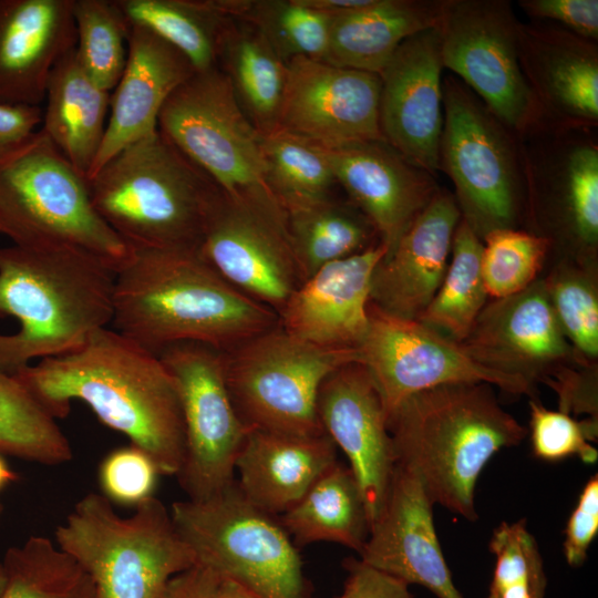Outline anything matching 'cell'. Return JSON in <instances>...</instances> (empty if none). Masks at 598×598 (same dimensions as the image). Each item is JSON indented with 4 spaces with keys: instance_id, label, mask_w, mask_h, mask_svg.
<instances>
[{
    "instance_id": "obj_1",
    "label": "cell",
    "mask_w": 598,
    "mask_h": 598,
    "mask_svg": "<svg viewBox=\"0 0 598 598\" xmlns=\"http://www.w3.org/2000/svg\"><path fill=\"white\" fill-rule=\"evenodd\" d=\"M12 375L54 419L65 417L73 400L82 401L147 453L161 474H178L185 430L175 382L158 355L118 331L102 328L75 351Z\"/></svg>"
},
{
    "instance_id": "obj_2",
    "label": "cell",
    "mask_w": 598,
    "mask_h": 598,
    "mask_svg": "<svg viewBox=\"0 0 598 598\" xmlns=\"http://www.w3.org/2000/svg\"><path fill=\"white\" fill-rule=\"evenodd\" d=\"M278 323L274 310L228 283L198 248L133 250L115 272L114 330L156 355L179 342L224 352Z\"/></svg>"
},
{
    "instance_id": "obj_3",
    "label": "cell",
    "mask_w": 598,
    "mask_h": 598,
    "mask_svg": "<svg viewBox=\"0 0 598 598\" xmlns=\"http://www.w3.org/2000/svg\"><path fill=\"white\" fill-rule=\"evenodd\" d=\"M396 464L413 472L431 503L477 519L474 489L491 457L527 429L487 383H448L403 399L386 416Z\"/></svg>"
},
{
    "instance_id": "obj_4",
    "label": "cell",
    "mask_w": 598,
    "mask_h": 598,
    "mask_svg": "<svg viewBox=\"0 0 598 598\" xmlns=\"http://www.w3.org/2000/svg\"><path fill=\"white\" fill-rule=\"evenodd\" d=\"M115 270L68 248H0V370L14 374L35 359L68 354L112 323Z\"/></svg>"
},
{
    "instance_id": "obj_5",
    "label": "cell",
    "mask_w": 598,
    "mask_h": 598,
    "mask_svg": "<svg viewBox=\"0 0 598 598\" xmlns=\"http://www.w3.org/2000/svg\"><path fill=\"white\" fill-rule=\"evenodd\" d=\"M87 184L95 210L132 250L198 248L219 190L158 130L113 155Z\"/></svg>"
},
{
    "instance_id": "obj_6",
    "label": "cell",
    "mask_w": 598,
    "mask_h": 598,
    "mask_svg": "<svg viewBox=\"0 0 598 598\" xmlns=\"http://www.w3.org/2000/svg\"><path fill=\"white\" fill-rule=\"evenodd\" d=\"M0 236L27 248H68L117 271L133 250L95 210L87 179L41 127L0 150Z\"/></svg>"
},
{
    "instance_id": "obj_7",
    "label": "cell",
    "mask_w": 598,
    "mask_h": 598,
    "mask_svg": "<svg viewBox=\"0 0 598 598\" xmlns=\"http://www.w3.org/2000/svg\"><path fill=\"white\" fill-rule=\"evenodd\" d=\"M54 538L90 576L99 598H157L172 577L196 564L171 512L155 496L122 517L103 494L87 493Z\"/></svg>"
},
{
    "instance_id": "obj_8",
    "label": "cell",
    "mask_w": 598,
    "mask_h": 598,
    "mask_svg": "<svg viewBox=\"0 0 598 598\" xmlns=\"http://www.w3.org/2000/svg\"><path fill=\"white\" fill-rule=\"evenodd\" d=\"M439 169L454 186L461 218L475 235L518 228L525 207L519 135L453 74L443 78Z\"/></svg>"
},
{
    "instance_id": "obj_9",
    "label": "cell",
    "mask_w": 598,
    "mask_h": 598,
    "mask_svg": "<svg viewBox=\"0 0 598 598\" xmlns=\"http://www.w3.org/2000/svg\"><path fill=\"white\" fill-rule=\"evenodd\" d=\"M157 130L226 196L286 225V214L268 184L261 134L218 66L195 72L171 94Z\"/></svg>"
},
{
    "instance_id": "obj_10",
    "label": "cell",
    "mask_w": 598,
    "mask_h": 598,
    "mask_svg": "<svg viewBox=\"0 0 598 598\" xmlns=\"http://www.w3.org/2000/svg\"><path fill=\"white\" fill-rule=\"evenodd\" d=\"M169 512L196 563L259 598H311L298 547L278 517L245 499L236 481L208 499L174 502Z\"/></svg>"
},
{
    "instance_id": "obj_11",
    "label": "cell",
    "mask_w": 598,
    "mask_h": 598,
    "mask_svg": "<svg viewBox=\"0 0 598 598\" xmlns=\"http://www.w3.org/2000/svg\"><path fill=\"white\" fill-rule=\"evenodd\" d=\"M228 392L249 429L317 435L319 389L340 367L358 362L357 349L302 341L278 323L221 352Z\"/></svg>"
},
{
    "instance_id": "obj_12",
    "label": "cell",
    "mask_w": 598,
    "mask_h": 598,
    "mask_svg": "<svg viewBox=\"0 0 598 598\" xmlns=\"http://www.w3.org/2000/svg\"><path fill=\"white\" fill-rule=\"evenodd\" d=\"M519 21L507 0H442L436 29L444 69L522 135L545 118L520 69Z\"/></svg>"
},
{
    "instance_id": "obj_13",
    "label": "cell",
    "mask_w": 598,
    "mask_h": 598,
    "mask_svg": "<svg viewBox=\"0 0 598 598\" xmlns=\"http://www.w3.org/2000/svg\"><path fill=\"white\" fill-rule=\"evenodd\" d=\"M525 207L534 234L554 245L558 237L588 256L598 245L597 127L548 120L519 135Z\"/></svg>"
},
{
    "instance_id": "obj_14",
    "label": "cell",
    "mask_w": 598,
    "mask_h": 598,
    "mask_svg": "<svg viewBox=\"0 0 598 598\" xmlns=\"http://www.w3.org/2000/svg\"><path fill=\"white\" fill-rule=\"evenodd\" d=\"M158 358L179 398L185 454L176 475L192 501L208 499L235 482V461L248 429L237 414L220 351L198 342L165 348Z\"/></svg>"
},
{
    "instance_id": "obj_15",
    "label": "cell",
    "mask_w": 598,
    "mask_h": 598,
    "mask_svg": "<svg viewBox=\"0 0 598 598\" xmlns=\"http://www.w3.org/2000/svg\"><path fill=\"white\" fill-rule=\"evenodd\" d=\"M358 362L372 377L388 414L409 395L448 383H487L533 395V384L477 362L456 342L419 320L368 306V328Z\"/></svg>"
},
{
    "instance_id": "obj_16",
    "label": "cell",
    "mask_w": 598,
    "mask_h": 598,
    "mask_svg": "<svg viewBox=\"0 0 598 598\" xmlns=\"http://www.w3.org/2000/svg\"><path fill=\"white\" fill-rule=\"evenodd\" d=\"M198 251L228 283L277 315L302 282L286 226L220 189Z\"/></svg>"
},
{
    "instance_id": "obj_17",
    "label": "cell",
    "mask_w": 598,
    "mask_h": 598,
    "mask_svg": "<svg viewBox=\"0 0 598 598\" xmlns=\"http://www.w3.org/2000/svg\"><path fill=\"white\" fill-rule=\"evenodd\" d=\"M287 66L278 127L326 148L383 140L378 74L308 58Z\"/></svg>"
},
{
    "instance_id": "obj_18",
    "label": "cell",
    "mask_w": 598,
    "mask_h": 598,
    "mask_svg": "<svg viewBox=\"0 0 598 598\" xmlns=\"http://www.w3.org/2000/svg\"><path fill=\"white\" fill-rule=\"evenodd\" d=\"M477 362L529 383L549 382L576 354L553 309L544 280L485 305L461 342Z\"/></svg>"
},
{
    "instance_id": "obj_19",
    "label": "cell",
    "mask_w": 598,
    "mask_h": 598,
    "mask_svg": "<svg viewBox=\"0 0 598 598\" xmlns=\"http://www.w3.org/2000/svg\"><path fill=\"white\" fill-rule=\"evenodd\" d=\"M317 410L324 433L349 461L371 529L384 507L396 461L383 401L365 367L351 362L330 373L319 389Z\"/></svg>"
},
{
    "instance_id": "obj_20",
    "label": "cell",
    "mask_w": 598,
    "mask_h": 598,
    "mask_svg": "<svg viewBox=\"0 0 598 598\" xmlns=\"http://www.w3.org/2000/svg\"><path fill=\"white\" fill-rule=\"evenodd\" d=\"M443 63L436 28L408 38L380 73L383 140L436 177L443 127Z\"/></svg>"
},
{
    "instance_id": "obj_21",
    "label": "cell",
    "mask_w": 598,
    "mask_h": 598,
    "mask_svg": "<svg viewBox=\"0 0 598 598\" xmlns=\"http://www.w3.org/2000/svg\"><path fill=\"white\" fill-rule=\"evenodd\" d=\"M321 150L337 184L371 221L386 255L440 189L435 176L384 140Z\"/></svg>"
},
{
    "instance_id": "obj_22",
    "label": "cell",
    "mask_w": 598,
    "mask_h": 598,
    "mask_svg": "<svg viewBox=\"0 0 598 598\" xmlns=\"http://www.w3.org/2000/svg\"><path fill=\"white\" fill-rule=\"evenodd\" d=\"M429 499L417 476L395 465L384 507L372 525L360 559L437 598H464L443 556Z\"/></svg>"
},
{
    "instance_id": "obj_23",
    "label": "cell",
    "mask_w": 598,
    "mask_h": 598,
    "mask_svg": "<svg viewBox=\"0 0 598 598\" xmlns=\"http://www.w3.org/2000/svg\"><path fill=\"white\" fill-rule=\"evenodd\" d=\"M518 60L545 120L598 127L597 41L554 23L519 21Z\"/></svg>"
},
{
    "instance_id": "obj_24",
    "label": "cell",
    "mask_w": 598,
    "mask_h": 598,
    "mask_svg": "<svg viewBox=\"0 0 598 598\" xmlns=\"http://www.w3.org/2000/svg\"><path fill=\"white\" fill-rule=\"evenodd\" d=\"M378 241L322 266L302 281L278 315L291 336L327 349H357L368 328L371 279L386 255Z\"/></svg>"
},
{
    "instance_id": "obj_25",
    "label": "cell",
    "mask_w": 598,
    "mask_h": 598,
    "mask_svg": "<svg viewBox=\"0 0 598 598\" xmlns=\"http://www.w3.org/2000/svg\"><path fill=\"white\" fill-rule=\"evenodd\" d=\"M460 220L453 194L440 188L377 265L370 302L393 316L417 320L443 280Z\"/></svg>"
},
{
    "instance_id": "obj_26",
    "label": "cell",
    "mask_w": 598,
    "mask_h": 598,
    "mask_svg": "<svg viewBox=\"0 0 598 598\" xmlns=\"http://www.w3.org/2000/svg\"><path fill=\"white\" fill-rule=\"evenodd\" d=\"M73 0H0V102L41 106L54 65L76 45Z\"/></svg>"
},
{
    "instance_id": "obj_27",
    "label": "cell",
    "mask_w": 598,
    "mask_h": 598,
    "mask_svg": "<svg viewBox=\"0 0 598 598\" xmlns=\"http://www.w3.org/2000/svg\"><path fill=\"white\" fill-rule=\"evenodd\" d=\"M195 72L168 42L128 25L125 68L111 93L104 137L87 179L122 148L156 132L163 105Z\"/></svg>"
},
{
    "instance_id": "obj_28",
    "label": "cell",
    "mask_w": 598,
    "mask_h": 598,
    "mask_svg": "<svg viewBox=\"0 0 598 598\" xmlns=\"http://www.w3.org/2000/svg\"><path fill=\"white\" fill-rule=\"evenodd\" d=\"M337 450L326 433L249 429L235 461L237 487L251 505L278 517L337 462Z\"/></svg>"
},
{
    "instance_id": "obj_29",
    "label": "cell",
    "mask_w": 598,
    "mask_h": 598,
    "mask_svg": "<svg viewBox=\"0 0 598 598\" xmlns=\"http://www.w3.org/2000/svg\"><path fill=\"white\" fill-rule=\"evenodd\" d=\"M442 0H372L331 16L324 62L380 75L408 38L436 28Z\"/></svg>"
},
{
    "instance_id": "obj_30",
    "label": "cell",
    "mask_w": 598,
    "mask_h": 598,
    "mask_svg": "<svg viewBox=\"0 0 598 598\" xmlns=\"http://www.w3.org/2000/svg\"><path fill=\"white\" fill-rule=\"evenodd\" d=\"M111 92L83 69L75 48L50 73L41 130L86 179L101 147Z\"/></svg>"
},
{
    "instance_id": "obj_31",
    "label": "cell",
    "mask_w": 598,
    "mask_h": 598,
    "mask_svg": "<svg viewBox=\"0 0 598 598\" xmlns=\"http://www.w3.org/2000/svg\"><path fill=\"white\" fill-rule=\"evenodd\" d=\"M217 66L260 134L278 126L288 66L264 35L245 20L228 17L219 35Z\"/></svg>"
},
{
    "instance_id": "obj_32",
    "label": "cell",
    "mask_w": 598,
    "mask_h": 598,
    "mask_svg": "<svg viewBox=\"0 0 598 598\" xmlns=\"http://www.w3.org/2000/svg\"><path fill=\"white\" fill-rule=\"evenodd\" d=\"M278 519L298 548L330 542L360 554L370 533L359 484L350 467L338 461Z\"/></svg>"
},
{
    "instance_id": "obj_33",
    "label": "cell",
    "mask_w": 598,
    "mask_h": 598,
    "mask_svg": "<svg viewBox=\"0 0 598 598\" xmlns=\"http://www.w3.org/2000/svg\"><path fill=\"white\" fill-rule=\"evenodd\" d=\"M285 214L289 244L302 281L322 266L380 241L371 221L350 200L329 196L289 208Z\"/></svg>"
},
{
    "instance_id": "obj_34",
    "label": "cell",
    "mask_w": 598,
    "mask_h": 598,
    "mask_svg": "<svg viewBox=\"0 0 598 598\" xmlns=\"http://www.w3.org/2000/svg\"><path fill=\"white\" fill-rule=\"evenodd\" d=\"M127 25L144 28L182 52L196 72L217 66L220 32L229 16L219 0H113Z\"/></svg>"
},
{
    "instance_id": "obj_35",
    "label": "cell",
    "mask_w": 598,
    "mask_h": 598,
    "mask_svg": "<svg viewBox=\"0 0 598 598\" xmlns=\"http://www.w3.org/2000/svg\"><path fill=\"white\" fill-rule=\"evenodd\" d=\"M483 241L461 218L453 237L443 280L417 319L443 336L462 342L487 303L481 258Z\"/></svg>"
},
{
    "instance_id": "obj_36",
    "label": "cell",
    "mask_w": 598,
    "mask_h": 598,
    "mask_svg": "<svg viewBox=\"0 0 598 598\" xmlns=\"http://www.w3.org/2000/svg\"><path fill=\"white\" fill-rule=\"evenodd\" d=\"M2 564L0 598H99L86 571L47 537L30 536L10 547Z\"/></svg>"
},
{
    "instance_id": "obj_37",
    "label": "cell",
    "mask_w": 598,
    "mask_h": 598,
    "mask_svg": "<svg viewBox=\"0 0 598 598\" xmlns=\"http://www.w3.org/2000/svg\"><path fill=\"white\" fill-rule=\"evenodd\" d=\"M0 453L43 465L63 464L73 456L56 419L14 375L1 370Z\"/></svg>"
},
{
    "instance_id": "obj_38",
    "label": "cell",
    "mask_w": 598,
    "mask_h": 598,
    "mask_svg": "<svg viewBox=\"0 0 598 598\" xmlns=\"http://www.w3.org/2000/svg\"><path fill=\"white\" fill-rule=\"evenodd\" d=\"M227 16L247 21L286 63L295 58L323 61L331 16L300 0H221Z\"/></svg>"
},
{
    "instance_id": "obj_39",
    "label": "cell",
    "mask_w": 598,
    "mask_h": 598,
    "mask_svg": "<svg viewBox=\"0 0 598 598\" xmlns=\"http://www.w3.org/2000/svg\"><path fill=\"white\" fill-rule=\"evenodd\" d=\"M261 152L283 212L332 196L337 181L320 146L277 126L261 134Z\"/></svg>"
},
{
    "instance_id": "obj_40",
    "label": "cell",
    "mask_w": 598,
    "mask_h": 598,
    "mask_svg": "<svg viewBox=\"0 0 598 598\" xmlns=\"http://www.w3.org/2000/svg\"><path fill=\"white\" fill-rule=\"evenodd\" d=\"M76 54L89 76L113 90L124 71L128 25L113 0H73Z\"/></svg>"
},
{
    "instance_id": "obj_41",
    "label": "cell",
    "mask_w": 598,
    "mask_h": 598,
    "mask_svg": "<svg viewBox=\"0 0 598 598\" xmlns=\"http://www.w3.org/2000/svg\"><path fill=\"white\" fill-rule=\"evenodd\" d=\"M481 269L488 297L518 293L537 280L551 243L529 230L503 228L483 238Z\"/></svg>"
},
{
    "instance_id": "obj_42",
    "label": "cell",
    "mask_w": 598,
    "mask_h": 598,
    "mask_svg": "<svg viewBox=\"0 0 598 598\" xmlns=\"http://www.w3.org/2000/svg\"><path fill=\"white\" fill-rule=\"evenodd\" d=\"M544 281L577 363L594 365L598 355V296L592 277L574 265L564 264Z\"/></svg>"
},
{
    "instance_id": "obj_43",
    "label": "cell",
    "mask_w": 598,
    "mask_h": 598,
    "mask_svg": "<svg viewBox=\"0 0 598 598\" xmlns=\"http://www.w3.org/2000/svg\"><path fill=\"white\" fill-rule=\"evenodd\" d=\"M530 440L534 455L548 462L578 456L584 463L594 464L597 450L590 442L597 440V420L578 422L561 411L548 410L530 401Z\"/></svg>"
},
{
    "instance_id": "obj_44",
    "label": "cell",
    "mask_w": 598,
    "mask_h": 598,
    "mask_svg": "<svg viewBox=\"0 0 598 598\" xmlns=\"http://www.w3.org/2000/svg\"><path fill=\"white\" fill-rule=\"evenodd\" d=\"M161 472L152 457L135 445L118 447L101 462V491L112 504L137 506L154 496Z\"/></svg>"
},
{
    "instance_id": "obj_45",
    "label": "cell",
    "mask_w": 598,
    "mask_h": 598,
    "mask_svg": "<svg viewBox=\"0 0 598 598\" xmlns=\"http://www.w3.org/2000/svg\"><path fill=\"white\" fill-rule=\"evenodd\" d=\"M518 7L532 20L554 23L579 37L598 41L597 0H519Z\"/></svg>"
},
{
    "instance_id": "obj_46",
    "label": "cell",
    "mask_w": 598,
    "mask_h": 598,
    "mask_svg": "<svg viewBox=\"0 0 598 598\" xmlns=\"http://www.w3.org/2000/svg\"><path fill=\"white\" fill-rule=\"evenodd\" d=\"M598 533V478L597 475L584 486L577 506L565 529L564 553L571 567H579Z\"/></svg>"
},
{
    "instance_id": "obj_47",
    "label": "cell",
    "mask_w": 598,
    "mask_h": 598,
    "mask_svg": "<svg viewBox=\"0 0 598 598\" xmlns=\"http://www.w3.org/2000/svg\"><path fill=\"white\" fill-rule=\"evenodd\" d=\"M343 566L348 576L339 598H414L406 582L361 559L347 558Z\"/></svg>"
},
{
    "instance_id": "obj_48",
    "label": "cell",
    "mask_w": 598,
    "mask_h": 598,
    "mask_svg": "<svg viewBox=\"0 0 598 598\" xmlns=\"http://www.w3.org/2000/svg\"><path fill=\"white\" fill-rule=\"evenodd\" d=\"M219 579L213 568L196 563L172 577L157 598H212Z\"/></svg>"
},
{
    "instance_id": "obj_49",
    "label": "cell",
    "mask_w": 598,
    "mask_h": 598,
    "mask_svg": "<svg viewBox=\"0 0 598 598\" xmlns=\"http://www.w3.org/2000/svg\"><path fill=\"white\" fill-rule=\"evenodd\" d=\"M41 106L12 105L0 102V150L11 146L42 125Z\"/></svg>"
},
{
    "instance_id": "obj_50",
    "label": "cell",
    "mask_w": 598,
    "mask_h": 598,
    "mask_svg": "<svg viewBox=\"0 0 598 598\" xmlns=\"http://www.w3.org/2000/svg\"><path fill=\"white\" fill-rule=\"evenodd\" d=\"M545 588L544 567L539 566L527 577L509 584L497 595L487 598H544Z\"/></svg>"
},
{
    "instance_id": "obj_51",
    "label": "cell",
    "mask_w": 598,
    "mask_h": 598,
    "mask_svg": "<svg viewBox=\"0 0 598 598\" xmlns=\"http://www.w3.org/2000/svg\"><path fill=\"white\" fill-rule=\"evenodd\" d=\"M300 2L311 9L333 16L365 7L372 0H300Z\"/></svg>"
},
{
    "instance_id": "obj_52",
    "label": "cell",
    "mask_w": 598,
    "mask_h": 598,
    "mask_svg": "<svg viewBox=\"0 0 598 598\" xmlns=\"http://www.w3.org/2000/svg\"><path fill=\"white\" fill-rule=\"evenodd\" d=\"M212 598H259L240 582L220 576Z\"/></svg>"
},
{
    "instance_id": "obj_53",
    "label": "cell",
    "mask_w": 598,
    "mask_h": 598,
    "mask_svg": "<svg viewBox=\"0 0 598 598\" xmlns=\"http://www.w3.org/2000/svg\"><path fill=\"white\" fill-rule=\"evenodd\" d=\"M18 480V474L11 470L9 464L3 458L2 454L0 453V492L8 486L9 484L13 483Z\"/></svg>"
},
{
    "instance_id": "obj_54",
    "label": "cell",
    "mask_w": 598,
    "mask_h": 598,
    "mask_svg": "<svg viewBox=\"0 0 598 598\" xmlns=\"http://www.w3.org/2000/svg\"><path fill=\"white\" fill-rule=\"evenodd\" d=\"M3 512V505L0 501V516ZM4 585H6V571H4V567H3V564L2 561H0V595L4 588Z\"/></svg>"
}]
</instances>
